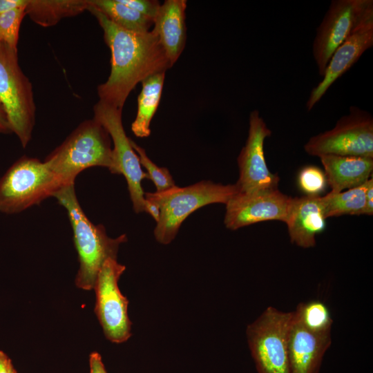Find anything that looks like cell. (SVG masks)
I'll list each match as a JSON object with an SVG mask.
<instances>
[{
    "instance_id": "6da1fadb",
    "label": "cell",
    "mask_w": 373,
    "mask_h": 373,
    "mask_svg": "<svg viewBox=\"0 0 373 373\" xmlns=\"http://www.w3.org/2000/svg\"><path fill=\"white\" fill-rule=\"evenodd\" d=\"M87 10L95 17L102 28L111 53L110 75L97 88L99 101L122 110L128 95L138 83L155 74L166 73L172 66L153 30L129 31L90 6Z\"/></svg>"
},
{
    "instance_id": "7a4b0ae2",
    "label": "cell",
    "mask_w": 373,
    "mask_h": 373,
    "mask_svg": "<svg viewBox=\"0 0 373 373\" xmlns=\"http://www.w3.org/2000/svg\"><path fill=\"white\" fill-rule=\"evenodd\" d=\"M53 197L67 211L73 228L79 263L75 284L79 289L92 290L104 262L117 259L120 245L127 241L126 235L110 238L103 225L91 222L79 203L75 184L63 187Z\"/></svg>"
},
{
    "instance_id": "3957f363",
    "label": "cell",
    "mask_w": 373,
    "mask_h": 373,
    "mask_svg": "<svg viewBox=\"0 0 373 373\" xmlns=\"http://www.w3.org/2000/svg\"><path fill=\"white\" fill-rule=\"evenodd\" d=\"M111 141L98 121L86 119L47 156L44 162L66 185L75 184L79 173L93 166L106 167L117 174Z\"/></svg>"
},
{
    "instance_id": "277c9868",
    "label": "cell",
    "mask_w": 373,
    "mask_h": 373,
    "mask_svg": "<svg viewBox=\"0 0 373 373\" xmlns=\"http://www.w3.org/2000/svg\"><path fill=\"white\" fill-rule=\"evenodd\" d=\"M238 193L235 184L202 180L184 187L175 186L164 192H144L145 199L159 211L154 236L168 245L175 238L183 221L195 210L210 204H226Z\"/></svg>"
},
{
    "instance_id": "5b68a950",
    "label": "cell",
    "mask_w": 373,
    "mask_h": 373,
    "mask_svg": "<svg viewBox=\"0 0 373 373\" xmlns=\"http://www.w3.org/2000/svg\"><path fill=\"white\" fill-rule=\"evenodd\" d=\"M68 186L44 162L23 156L0 179V211L21 212Z\"/></svg>"
},
{
    "instance_id": "8992f818",
    "label": "cell",
    "mask_w": 373,
    "mask_h": 373,
    "mask_svg": "<svg viewBox=\"0 0 373 373\" xmlns=\"http://www.w3.org/2000/svg\"><path fill=\"white\" fill-rule=\"evenodd\" d=\"M0 103L12 131L25 148L31 140L36 106L32 86L19 64L17 49L0 42Z\"/></svg>"
},
{
    "instance_id": "52a82bcc",
    "label": "cell",
    "mask_w": 373,
    "mask_h": 373,
    "mask_svg": "<svg viewBox=\"0 0 373 373\" xmlns=\"http://www.w3.org/2000/svg\"><path fill=\"white\" fill-rule=\"evenodd\" d=\"M293 312L269 306L247 325V343L258 373H290L289 335Z\"/></svg>"
},
{
    "instance_id": "ba28073f",
    "label": "cell",
    "mask_w": 373,
    "mask_h": 373,
    "mask_svg": "<svg viewBox=\"0 0 373 373\" xmlns=\"http://www.w3.org/2000/svg\"><path fill=\"white\" fill-rule=\"evenodd\" d=\"M373 20L372 0H332L316 29L312 54L323 77L334 51L355 31Z\"/></svg>"
},
{
    "instance_id": "9c48e42d",
    "label": "cell",
    "mask_w": 373,
    "mask_h": 373,
    "mask_svg": "<svg viewBox=\"0 0 373 373\" xmlns=\"http://www.w3.org/2000/svg\"><path fill=\"white\" fill-rule=\"evenodd\" d=\"M305 152L314 156L336 155L373 158V117L351 106L334 127L309 138L304 145Z\"/></svg>"
},
{
    "instance_id": "30bf717a",
    "label": "cell",
    "mask_w": 373,
    "mask_h": 373,
    "mask_svg": "<svg viewBox=\"0 0 373 373\" xmlns=\"http://www.w3.org/2000/svg\"><path fill=\"white\" fill-rule=\"evenodd\" d=\"M94 117L107 131L113 142V154L117 174L126 180L133 208L136 213L146 212L151 215L153 206L144 197L142 181L147 178L139 157L133 149L122 124V110L98 101L94 106Z\"/></svg>"
},
{
    "instance_id": "8fae6325",
    "label": "cell",
    "mask_w": 373,
    "mask_h": 373,
    "mask_svg": "<svg viewBox=\"0 0 373 373\" xmlns=\"http://www.w3.org/2000/svg\"><path fill=\"white\" fill-rule=\"evenodd\" d=\"M125 269L117 259H107L98 273L93 289L96 297L95 313L104 334L111 343L117 344L126 341L132 335L128 300L118 287V280Z\"/></svg>"
},
{
    "instance_id": "7c38bea8",
    "label": "cell",
    "mask_w": 373,
    "mask_h": 373,
    "mask_svg": "<svg viewBox=\"0 0 373 373\" xmlns=\"http://www.w3.org/2000/svg\"><path fill=\"white\" fill-rule=\"evenodd\" d=\"M249 131L245 145L237 158L239 178L236 185L238 193L278 188V175L268 169L265 157L264 143L271 131L257 110L251 112Z\"/></svg>"
},
{
    "instance_id": "4fadbf2b",
    "label": "cell",
    "mask_w": 373,
    "mask_h": 373,
    "mask_svg": "<svg viewBox=\"0 0 373 373\" xmlns=\"http://www.w3.org/2000/svg\"><path fill=\"white\" fill-rule=\"evenodd\" d=\"M292 199L278 188L250 193L238 192L225 204V227L230 230H236L262 221L286 222Z\"/></svg>"
},
{
    "instance_id": "5bb4252c",
    "label": "cell",
    "mask_w": 373,
    "mask_h": 373,
    "mask_svg": "<svg viewBox=\"0 0 373 373\" xmlns=\"http://www.w3.org/2000/svg\"><path fill=\"white\" fill-rule=\"evenodd\" d=\"M373 46V20L352 34L333 53L322 80L310 92L306 103L311 111L330 86Z\"/></svg>"
},
{
    "instance_id": "9a60e30c",
    "label": "cell",
    "mask_w": 373,
    "mask_h": 373,
    "mask_svg": "<svg viewBox=\"0 0 373 373\" xmlns=\"http://www.w3.org/2000/svg\"><path fill=\"white\" fill-rule=\"evenodd\" d=\"M331 344V333L318 334L309 332L294 314L289 335L290 373H319L324 355Z\"/></svg>"
},
{
    "instance_id": "2e32d148",
    "label": "cell",
    "mask_w": 373,
    "mask_h": 373,
    "mask_svg": "<svg viewBox=\"0 0 373 373\" xmlns=\"http://www.w3.org/2000/svg\"><path fill=\"white\" fill-rule=\"evenodd\" d=\"M323 207L319 195L293 198L286 221L291 242L302 248L316 245V236L325 228Z\"/></svg>"
},
{
    "instance_id": "e0dca14e",
    "label": "cell",
    "mask_w": 373,
    "mask_h": 373,
    "mask_svg": "<svg viewBox=\"0 0 373 373\" xmlns=\"http://www.w3.org/2000/svg\"><path fill=\"white\" fill-rule=\"evenodd\" d=\"M186 0H166L153 20V29L171 66L182 54L186 44Z\"/></svg>"
},
{
    "instance_id": "ac0fdd59",
    "label": "cell",
    "mask_w": 373,
    "mask_h": 373,
    "mask_svg": "<svg viewBox=\"0 0 373 373\" xmlns=\"http://www.w3.org/2000/svg\"><path fill=\"white\" fill-rule=\"evenodd\" d=\"M319 157L331 192L338 193L361 186L372 176L373 158L336 155Z\"/></svg>"
},
{
    "instance_id": "d6986e66",
    "label": "cell",
    "mask_w": 373,
    "mask_h": 373,
    "mask_svg": "<svg viewBox=\"0 0 373 373\" xmlns=\"http://www.w3.org/2000/svg\"><path fill=\"white\" fill-rule=\"evenodd\" d=\"M165 73L151 75L142 83V90L137 97V111L131 124V130L138 137H146L151 134V122L157 109L161 99Z\"/></svg>"
},
{
    "instance_id": "ffe728a7",
    "label": "cell",
    "mask_w": 373,
    "mask_h": 373,
    "mask_svg": "<svg viewBox=\"0 0 373 373\" xmlns=\"http://www.w3.org/2000/svg\"><path fill=\"white\" fill-rule=\"evenodd\" d=\"M88 6V0H28L26 13L37 24L49 27L87 10Z\"/></svg>"
},
{
    "instance_id": "44dd1931",
    "label": "cell",
    "mask_w": 373,
    "mask_h": 373,
    "mask_svg": "<svg viewBox=\"0 0 373 373\" xmlns=\"http://www.w3.org/2000/svg\"><path fill=\"white\" fill-rule=\"evenodd\" d=\"M89 6L118 26L135 32L150 31L153 20L126 6L120 0H88Z\"/></svg>"
},
{
    "instance_id": "7402d4cb",
    "label": "cell",
    "mask_w": 373,
    "mask_h": 373,
    "mask_svg": "<svg viewBox=\"0 0 373 373\" xmlns=\"http://www.w3.org/2000/svg\"><path fill=\"white\" fill-rule=\"evenodd\" d=\"M373 182L371 177L365 184L338 193L329 192L321 197L324 216L330 217L343 215H361L365 204L366 191Z\"/></svg>"
},
{
    "instance_id": "603a6c76",
    "label": "cell",
    "mask_w": 373,
    "mask_h": 373,
    "mask_svg": "<svg viewBox=\"0 0 373 373\" xmlns=\"http://www.w3.org/2000/svg\"><path fill=\"white\" fill-rule=\"evenodd\" d=\"M294 314L296 318L312 333L325 334L332 332V315L327 305L321 300L300 303Z\"/></svg>"
},
{
    "instance_id": "cb8c5ba5",
    "label": "cell",
    "mask_w": 373,
    "mask_h": 373,
    "mask_svg": "<svg viewBox=\"0 0 373 373\" xmlns=\"http://www.w3.org/2000/svg\"><path fill=\"white\" fill-rule=\"evenodd\" d=\"M131 144L139 157L141 166H144L147 171V178L154 183L156 188L155 192H164L177 186L168 169L157 166L148 157L144 149L132 140H131Z\"/></svg>"
},
{
    "instance_id": "d4e9b609",
    "label": "cell",
    "mask_w": 373,
    "mask_h": 373,
    "mask_svg": "<svg viewBox=\"0 0 373 373\" xmlns=\"http://www.w3.org/2000/svg\"><path fill=\"white\" fill-rule=\"evenodd\" d=\"M26 7L17 8L0 15V42L17 49L21 23L26 15Z\"/></svg>"
},
{
    "instance_id": "484cf974",
    "label": "cell",
    "mask_w": 373,
    "mask_h": 373,
    "mask_svg": "<svg viewBox=\"0 0 373 373\" xmlns=\"http://www.w3.org/2000/svg\"><path fill=\"white\" fill-rule=\"evenodd\" d=\"M298 183L307 195H319L327 184L325 173L315 166L303 168L298 175Z\"/></svg>"
},
{
    "instance_id": "4316f807",
    "label": "cell",
    "mask_w": 373,
    "mask_h": 373,
    "mask_svg": "<svg viewBox=\"0 0 373 373\" xmlns=\"http://www.w3.org/2000/svg\"><path fill=\"white\" fill-rule=\"evenodd\" d=\"M120 1L153 20L161 5L156 0H120Z\"/></svg>"
},
{
    "instance_id": "83f0119b",
    "label": "cell",
    "mask_w": 373,
    "mask_h": 373,
    "mask_svg": "<svg viewBox=\"0 0 373 373\" xmlns=\"http://www.w3.org/2000/svg\"><path fill=\"white\" fill-rule=\"evenodd\" d=\"M90 373H108L102 362L101 355L97 352H91L89 355Z\"/></svg>"
},
{
    "instance_id": "f1b7e54d",
    "label": "cell",
    "mask_w": 373,
    "mask_h": 373,
    "mask_svg": "<svg viewBox=\"0 0 373 373\" xmlns=\"http://www.w3.org/2000/svg\"><path fill=\"white\" fill-rule=\"evenodd\" d=\"M28 0H0V15L9 10L25 7Z\"/></svg>"
},
{
    "instance_id": "f546056e",
    "label": "cell",
    "mask_w": 373,
    "mask_h": 373,
    "mask_svg": "<svg viewBox=\"0 0 373 373\" xmlns=\"http://www.w3.org/2000/svg\"><path fill=\"white\" fill-rule=\"evenodd\" d=\"M0 373H17L8 356L0 350Z\"/></svg>"
},
{
    "instance_id": "4dcf8cb0",
    "label": "cell",
    "mask_w": 373,
    "mask_h": 373,
    "mask_svg": "<svg viewBox=\"0 0 373 373\" xmlns=\"http://www.w3.org/2000/svg\"><path fill=\"white\" fill-rule=\"evenodd\" d=\"M365 197V204L361 214L372 216L373 214V182L368 186Z\"/></svg>"
},
{
    "instance_id": "1f68e13d",
    "label": "cell",
    "mask_w": 373,
    "mask_h": 373,
    "mask_svg": "<svg viewBox=\"0 0 373 373\" xmlns=\"http://www.w3.org/2000/svg\"><path fill=\"white\" fill-rule=\"evenodd\" d=\"M12 132L6 114L0 103V133H10Z\"/></svg>"
}]
</instances>
